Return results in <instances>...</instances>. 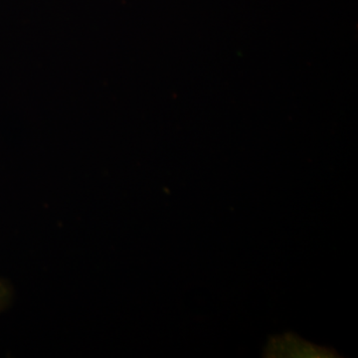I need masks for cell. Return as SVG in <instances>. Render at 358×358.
I'll return each instance as SVG.
<instances>
[{
	"label": "cell",
	"instance_id": "1",
	"mask_svg": "<svg viewBox=\"0 0 358 358\" xmlns=\"http://www.w3.org/2000/svg\"><path fill=\"white\" fill-rule=\"evenodd\" d=\"M10 294L8 285L0 280V310L6 307L10 300Z\"/></svg>",
	"mask_w": 358,
	"mask_h": 358
}]
</instances>
